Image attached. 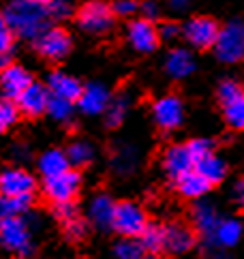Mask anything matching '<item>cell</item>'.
I'll return each mask as SVG.
<instances>
[{
  "label": "cell",
  "mask_w": 244,
  "mask_h": 259,
  "mask_svg": "<svg viewBox=\"0 0 244 259\" xmlns=\"http://www.w3.org/2000/svg\"><path fill=\"white\" fill-rule=\"evenodd\" d=\"M84 187V171L79 169H64L50 178L39 180V195H36V208L52 210L56 206H69L79 203Z\"/></svg>",
  "instance_id": "obj_1"
},
{
  "label": "cell",
  "mask_w": 244,
  "mask_h": 259,
  "mask_svg": "<svg viewBox=\"0 0 244 259\" xmlns=\"http://www.w3.org/2000/svg\"><path fill=\"white\" fill-rule=\"evenodd\" d=\"M154 217L148 212L144 203L137 199H111L109 203V229L114 231L118 238L125 240H137L150 225Z\"/></svg>",
  "instance_id": "obj_2"
},
{
  "label": "cell",
  "mask_w": 244,
  "mask_h": 259,
  "mask_svg": "<svg viewBox=\"0 0 244 259\" xmlns=\"http://www.w3.org/2000/svg\"><path fill=\"white\" fill-rule=\"evenodd\" d=\"M39 195V178L24 167H5L0 169V199L17 206L22 212L36 208Z\"/></svg>",
  "instance_id": "obj_3"
},
{
  "label": "cell",
  "mask_w": 244,
  "mask_h": 259,
  "mask_svg": "<svg viewBox=\"0 0 244 259\" xmlns=\"http://www.w3.org/2000/svg\"><path fill=\"white\" fill-rule=\"evenodd\" d=\"M214 150H217V148H214V142L204 140V137H199V140H186L180 144H172L163 150L161 167L167 176V180H174L176 176L197 167V163H199L206 154H210Z\"/></svg>",
  "instance_id": "obj_4"
},
{
  "label": "cell",
  "mask_w": 244,
  "mask_h": 259,
  "mask_svg": "<svg viewBox=\"0 0 244 259\" xmlns=\"http://www.w3.org/2000/svg\"><path fill=\"white\" fill-rule=\"evenodd\" d=\"M163 223V246L167 257H180L195 251L201 240V229L186 217H172Z\"/></svg>",
  "instance_id": "obj_5"
},
{
  "label": "cell",
  "mask_w": 244,
  "mask_h": 259,
  "mask_svg": "<svg viewBox=\"0 0 244 259\" xmlns=\"http://www.w3.org/2000/svg\"><path fill=\"white\" fill-rule=\"evenodd\" d=\"M71 17L84 32L92 36L109 34L118 22L114 9H111V0H84L82 5L73 9Z\"/></svg>",
  "instance_id": "obj_6"
},
{
  "label": "cell",
  "mask_w": 244,
  "mask_h": 259,
  "mask_svg": "<svg viewBox=\"0 0 244 259\" xmlns=\"http://www.w3.org/2000/svg\"><path fill=\"white\" fill-rule=\"evenodd\" d=\"M32 52L39 56V60L56 69L73 52V34L64 26L54 24L48 30H41L36 36H32Z\"/></svg>",
  "instance_id": "obj_7"
},
{
  "label": "cell",
  "mask_w": 244,
  "mask_h": 259,
  "mask_svg": "<svg viewBox=\"0 0 244 259\" xmlns=\"http://www.w3.org/2000/svg\"><path fill=\"white\" fill-rule=\"evenodd\" d=\"M217 107L225 126L240 133L244 126V86L238 79H223L217 88Z\"/></svg>",
  "instance_id": "obj_8"
},
{
  "label": "cell",
  "mask_w": 244,
  "mask_h": 259,
  "mask_svg": "<svg viewBox=\"0 0 244 259\" xmlns=\"http://www.w3.org/2000/svg\"><path fill=\"white\" fill-rule=\"evenodd\" d=\"M5 17L9 20L17 36H36L43 30V22L48 17V11L43 7L30 3V0H15L7 9Z\"/></svg>",
  "instance_id": "obj_9"
},
{
  "label": "cell",
  "mask_w": 244,
  "mask_h": 259,
  "mask_svg": "<svg viewBox=\"0 0 244 259\" xmlns=\"http://www.w3.org/2000/svg\"><path fill=\"white\" fill-rule=\"evenodd\" d=\"M152 118L158 135H170L182 126L184 122V99L182 92L170 90L165 97L152 103Z\"/></svg>",
  "instance_id": "obj_10"
},
{
  "label": "cell",
  "mask_w": 244,
  "mask_h": 259,
  "mask_svg": "<svg viewBox=\"0 0 244 259\" xmlns=\"http://www.w3.org/2000/svg\"><path fill=\"white\" fill-rule=\"evenodd\" d=\"M221 28H223V24L214 15H193L182 26V34L193 50H197L199 54H208L217 45Z\"/></svg>",
  "instance_id": "obj_11"
},
{
  "label": "cell",
  "mask_w": 244,
  "mask_h": 259,
  "mask_svg": "<svg viewBox=\"0 0 244 259\" xmlns=\"http://www.w3.org/2000/svg\"><path fill=\"white\" fill-rule=\"evenodd\" d=\"M50 214L56 219L60 227L62 238L69 244H82L84 240L90 236V223L88 219L79 212L77 203H69V206H56L50 210Z\"/></svg>",
  "instance_id": "obj_12"
},
{
  "label": "cell",
  "mask_w": 244,
  "mask_h": 259,
  "mask_svg": "<svg viewBox=\"0 0 244 259\" xmlns=\"http://www.w3.org/2000/svg\"><path fill=\"white\" fill-rule=\"evenodd\" d=\"M50 97L52 95H50L48 84L34 79L32 84L15 99L17 112H20V120H26V122H36V120H41L43 116H48Z\"/></svg>",
  "instance_id": "obj_13"
},
{
  "label": "cell",
  "mask_w": 244,
  "mask_h": 259,
  "mask_svg": "<svg viewBox=\"0 0 244 259\" xmlns=\"http://www.w3.org/2000/svg\"><path fill=\"white\" fill-rule=\"evenodd\" d=\"M129 41L131 45L139 52V54H152L161 48L163 36L161 30H158V22L152 20V17H135V20L129 22Z\"/></svg>",
  "instance_id": "obj_14"
},
{
  "label": "cell",
  "mask_w": 244,
  "mask_h": 259,
  "mask_svg": "<svg viewBox=\"0 0 244 259\" xmlns=\"http://www.w3.org/2000/svg\"><path fill=\"white\" fill-rule=\"evenodd\" d=\"M0 244L7 251L26 255L32 248L30 234L20 214H9L0 219Z\"/></svg>",
  "instance_id": "obj_15"
},
{
  "label": "cell",
  "mask_w": 244,
  "mask_h": 259,
  "mask_svg": "<svg viewBox=\"0 0 244 259\" xmlns=\"http://www.w3.org/2000/svg\"><path fill=\"white\" fill-rule=\"evenodd\" d=\"M34 79L36 77L30 71H26L20 62L7 60L3 67H0V97L15 101Z\"/></svg>",
  "instance_id": "obj_16"
},
{
  "label": "cell",
  "mask_w": 244,
  "mask_h": 259,
  "mask_svg": "<svg viewBox=\"0 0 244 259\" xmlns=\"http://www.w3.org/2000/svg\"><path fill=\"white\" fill-rule=\"evenodd\" d=\"M242 24L233 22L231 26H223L221 34L214 45V52L221 62H240L244 54V43H242Z\"/></svg>",
  "instance_id": "obj_17"
},
{
  "label": "cell",
  "mask_w": 244,
  "mask_h": 259,
  "mask_svg": "<svg viewBox=\"0 0 244 259\" xmlns=\"http://www.w3.org/2000/svg\"><path fill=\"white\" fill-rule=\"evenodd\" d=\"M170 187L176 195L182 197V199H199L206 195V193L212 191L210 182L206 180L195 167L180 174V176H176L174 180H170Z\"/></svg>",
  "instance_id": "obj_18"
},
{
  "label": "cell",
  "mask_w": 244,
  "mask_h": 259,
  "mask_svg": "<svg viewBox=\"0 0 244 259\" xmlns=\"http://www.w3.org/2000/svg\"><path fill=\"white\" fill-rule=\"evenodd\" d=\"M48 88H50V95L56 99H62L71 105H77L79 99H82V92H84V84L77 77H71L67 73H60L58 69L52 71V75L48 79Z\"/></svg>",
  "instance_id": "obj_19"
},
{
  "label": "cell",
  "mask_w": 244,
  "mask_h": 259,
  "mask_svg": "<svg viewBox=\"0 0 244 259\" xmlns=\"http://www.w3.org/2000/svg\"><path fill=\"white\" fill-rule=\"evenodd\" d=\"M69 167L71 165L67 161V154H64V150H60V148H52V150L45 152L39 161L41 178H50V176H56V174H60Z\"/></svg>",
  "instance_id": "obj_20"
},
{
  "label": "cell",
  "mask_w": 244,
  "mask_h": 259,
  "mask_svg": "<svg viewBox=\"0 0 244 259\" xmlns=\"http://www.w3.org/2000/svg\"><path fill=\"white\" fill-rule=\"evenodd\" d=\"M64 154H67V161L73 169L86 171L92 165V148L86 142H73L64 148Z\"/></svg>",
  "instance_id": "obj_21"
},
{
  "label": "cell",
  "mask_w": 244,
  "mask_h": 259,
  "mask_svg": "<svg viewBox=\"0 0 244 259\" xmlns=\"http://www.w3.org/2000/svg\"><path fill=\"white\" fill-rule=\"evenodd\" d=\"M165 69L170 71L174 77H186L195 69V62H193L191 54L186 50H172L170 58H167Z\"/></svg>",
  "instance_id": "obj_22"
},
{
  "label": "cell",
  "mask_w": 244,
  "mask_h": 259,
  "mask_svg": "<svg viewBox=\"0 0 244 259\" xmlns=\"http://www.w3.org/2000/svg\"><path fill=\"white\" fill-rule=\"evenodd\" d=\"M15 41H17V34L13 32L5 13H0V67H3L7 60H11L9 56H11V52L15 48Z\"/></svg>",
  "instance_id": "obj_23"
},
{
  "label": "cell",
  "mask_w": 244,
  "mask_h": 259,
  "mask_svg": "<svg viewBox=\"0 0 244 259\" xmlns=\"http://www.w3.org/2000/svg\"><path fill=\"white\" fill-rule=\"evenodd\" d=\"M17 122H20V112H17L15 101L0 97V135L9 133Z\"/></svg>",
  "instance_id": "obj_24"
},
{
  "label": "cell",
  "mask_w": 244,
  "mask_h": 259,
  "mask_svg": "<svg viewBox=\"0 0 244 259\" xmlns=\"http://www.w3.org/2000/svg\"><path fill=\"white\" fill-rule=\"evenodd\" d=\"M116 255H118V259H142L146 253H144V248L137 240H125L122 238V242L116 248Z\"/></svg>",
  "instance_id": "obj_25"
},
{
  "label": "cell",
  "mask_w": 244,
  "mask_h": 259,
  "mask_svg": "<svg viewBox=\"0 0 244 259\" xmlns=\"http://www.w3.org/2000/svg\"><path fill=\"white\" fill-rule=\"evenodd\" d=\"M238 236H240V223L238 221H227L219 227V240L225 246H231L238 242Z\"/></svg>",
  "instance_id": "obj_26"
},
{
  "label": "cell",
  "mask_w": 244,
  "mask_h": 259,
  "mask_svg": "<svg viewBox=\"0 0 244 259\" xmlns=\"http://www.w3.org/2000/svg\"><path fill=\"white\" fill-rule=\"evenodd\" d=\"M139 0H111V9H114L116 17H127V15H133L137 9H139Z\"/></svg>",
  "instance_id": "obj_27"
},
{
  "label": "cell",
  "mask_w": 244,
  "mask_h": 259,
  "mask_svg": "<svg viewBox=\"0 0 244 259\" xmlns=\"http://www.w3.org/2000/svg\"><path fill=\"white\" fill-rule=\"evenodd\" d=\"M158 30H161V36H163V41H165V39H174V36H180V34H182V26L178 24V22L165 20V22H158Z\"/></svg>",
  "instance_id": "obj_28"
},
{
  "label": "cell",
  "mask_w": 244,
  "mask_h": 259,
  "mask_svg": "<svg viewBox=\"0 0 244 259\" xmlns=\"http://www.w3.org/2000/svg\"><path fill=\"white\" fill-rule=\"evenodd\" d=\"M30 3H34V5H39V7H50L52 3H56V0H30Z\"/></svg>",
  "instance_id": "obj_29"
},
{
  "label": "cell",
  "mask_w": 244,
  "mask_h": 259,
  "mask_svg": "<svg viewBox=\"0 0 244 259\" xmlns=\"http://www.w3.org/2000/svg\"><path fill=\"white\" fill-rule=\"evenodd\" d=\"M142 259H172V257H167V255H152V253H146Z\"/></svg>",
  "instance_id": "obj_30"
}]
</instances>
